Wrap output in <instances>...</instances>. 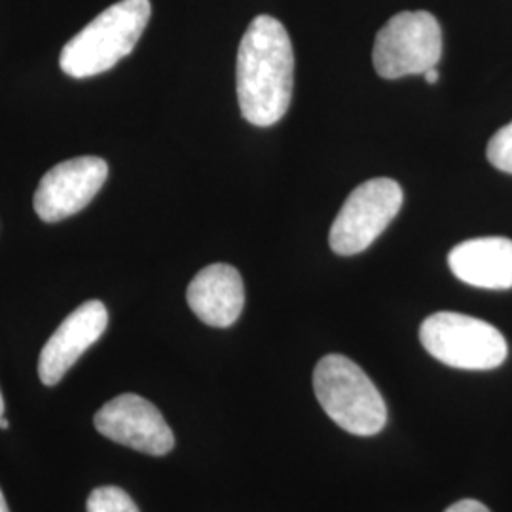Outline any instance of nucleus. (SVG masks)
<instances>
[{"label": "nucleus", "mask_w": 512, "mask_h": 512, "mask_svg": "<svg viewBox=\"0 0 512 512\" xmlns=\"http://www.w3.org/2000/svg\"><path fill=\"white\" fill-rule=\"evenodd\" d=\"M293 42L279 19L258 16L239 42L236 88L243 118L256 128L277 124L291 107Z\"/></svg>", "instance_id": "1"}, {"label": "nucleus", "mask_w": 512, "mask_h": 512, "mask_svg": "<svg viewBox=\"0 0 512 512\" xmlns=\"http://www.w3.org/2000/svg\"><path fill=\"white\" fill-rule=\"evenodd\" d=\"M150 0H120L90 21L61 50L59 67L73 78L107 73L128 57L147 29Z\"/></svg>", "instance_id": "2"}, {"label": "nucleus", "mask_w": 512, "mask_h": 512, "mask_svg": "<svg viewBox=\"0 0 512 512\" xmlns=\"http://www.w3.org/2000/svg\"><path fill=\"white\" fill-rule=\"evenodd\" d=\"M313 391L330 420L351 435L372 437L387 423L382 393L365 370L344 355L332 353L317 363Z\"/></svg>", "instance_id": "3"}, {"label": "nucleus", "mask_w": 512, "mask_h": 512, "mask_svg": "<svg viewBox=\"0 0 512 512\" xmlns=\"http://www.w3.org/2000/svg\"><path fill=\"white\" fill-rule=\"evenodd\" d=\"M420 342L442 365L461 370H494L509 355L507 340L494 325L454 311L429 315L421 323Z\"/></svg>", "instance_id": "4"}, {"label": "nucleus", "mask_w": 512, "mask_h": 512, "mask_svg": "<svg viewBox=\"0 0 512 512\" xmlns=\"http://www.w3.org/2000/svg\"><path fill=\"white\" fill-rule=\"evenodd\" d=\"M442 57L439 21L425 12H401L389 19L376 35L372 63L385 80L435 69Z\"/></svg>", "instance_id": "5"}, {"label": "nucleus", "mask_w": 512, "mask_h": 512, "mask_svg": "<svg viewBox=\"0 0 512 512\" xmlns=\"http://www.w3.org/2000/svg\"><path fill=\"white\" fill-rule=\"evenodd\" d=\"M403 200V188L393 179L380 177L359 184L332 222L330 249L342 256L366 251L397 217Z\"/></svg>", "instance_id": "6"}, {"label": "nucleus", "mask_w": 512, "mask_h": 512, "mask_svg": "<svg viewBox=\"0 0 512 512\" xmlns=\"http://www.w3.org/2000/svg\"><path fill=\"white\" fill-rule=\"evenodd\" d=\"M93 425L105 439L154 458L167 456L175 446L173 431L162 412L135 393H124L103 404Z\"/></svg>", "instance_id": "7"}, {"label": "nucleus", "mask_w": 512, "mask_h": 512, "mask_svg": "<svg viewBox=\"0 0 512 512\" xmlns=\"http://www.w3.org/2000/svg\"><path fill=\"white\" fill-rule=\"evenodd\" d=\"M109 165L97 156L71 158L52 167L38 183L33 205L44 222H59L90 205L107 183Z\"/></svg>", "instance_id": "8"}, {"label": "nucleus", "mask_w": 512, "mask_h": 512, "mask_svg": "<svg viewBox=\"0 0 512 512\" xmlns=\"http://www.w3.org/2000/svg\"><path fill=\"white\" fill-rule=\"evenodd\" d=\"M109 311L101 300H88L67 315L40 351L38 376L44 385H57L74 363L105 334Z\"/></svg>", "instance_id": "9"}, {"label": "nucleus", "mask_w": 512, "mask_h": 512, "mask_svg": "<svg viewBox=\"0 0 512 512\" xmlns=\"http://www.w3.org/2000/svg\"><path fill=\"white\" fill-rule=\"evenodd\" d=\"M194 315L209 327H232L245 306L241 274L230 264H211L196 275L186 291Z\"/></svg>", "instance_id": "10"}, {"label": "nucleus", "mask_w": 512, "mask_h": 512, "mask_svg": "<svg viewBox=\"0 0 512 512\" xmlns=\"http://www.w3.org/2000/svg\"><path fill=\"white\" fill-rule=\"evenodd\" d=\"M448 266L459 281L478 289H512V239L463 241L450 251Z\"/></svg>", "instance_id": "11"}, {"label": "nucleus", "mask_w": 512, "mask_h": 512, "mask_svg": "<svg viewBox=\"0 0 512 512\" xmlns=\"http://www.w3.org/2000/svg\"><path fill=\"white\" fill-rule=\"evenodd\" d=\"M88 512H141L135 501L118 486L95 488L88 497Z\"/></svg>", "instance_id": "12"}, {"label": "nucleus", "mask_w": 512, "mask_h": 512, "mask_svg": "<svg viewBox=\"0 0 512 512\" xmlns=\"http://www.w3.org/2000/svg\"><path fill=\"white\" fill-rule=\"evenodd\" d=\"M486 156L495 169L512 175V122L509 126L499 129L490 139Z\"/></svg>", "instance_id": "13"}, {"label": "nucleus", "mask_w": 512, "mask_h": 512, "mask_svg": "<svg viewBox=\"0 0 512 512\" xmlns=\"http://www.w3.org/2000/svg\"><path fill=\"white\" fill-rule=\"evenodd\" d=\"M444 512H492L484 503L476 501V499H461L458 503H454L452 507H448Z\"/></svg>", "instance_id": "14"}, {"label": "nucleus", "mask_w": 512, "mask_h": 512, "mask_svg": "<svg viewBox=\"0 0 512 512\" xmlns=\"http://www.w3.org/2000/svg\"><path fill=\"white\" fill-rule=\"evenodd\" d=\"M423 76H425L427 84H437V80H439V71H437V67H435V69H429V71L423 74Z\"/></svg>", "instance_id": "15"}, {"label": "nucleus", "mask_w": 512, "mask_h": 512, "mask_svg": "<svg viewBox=\"0 0 512 512\" xmlns=\"http://www.w3.org/2000/svg\"><path fill=\"white\" fill-rule=\"evenodd\" d=\"M0 512H10V509H8V503H6V499H4V494H2V490H0Z\"/></svg>", "instance_id": "16"}, {"label": "nucleus", "mask_w": 512, "mask_h": 512, "mask_svg": "<svg viewBox=\"0 0 512 512\" xmlns=\"http://www.w3.org/2000/svg\"><path fill=\"white\" fill-rule=\"evenodd\" d=\"M8 427H10V423H8V420L2 416V418H0V429H4V431H6Z\"/></svg>", "instance_id": "17"}, {"label": "nucleus", "mask_w": 512, "mask_h": 512, "mask_svg": "<svg viewBox=\"0 0 512 512\" xmlns=\"http://www.w3.org/2000/svg\"><path fill=\"white\" fill-rule=\"evenodd\" d=\"M4 416V399H2V393H0V418Z\"/></svg>", "instance_id": "18"}]
</instances>
